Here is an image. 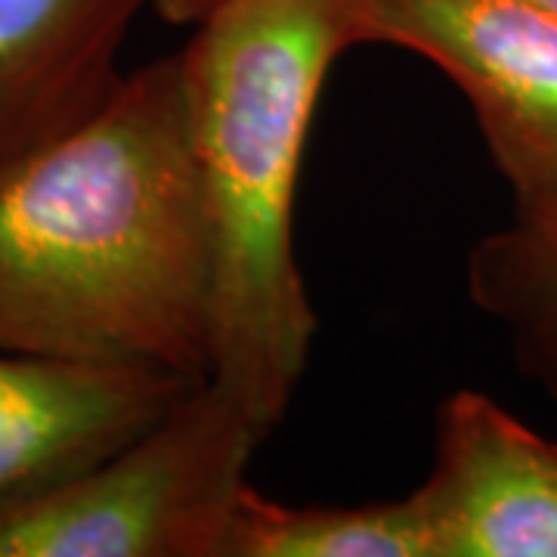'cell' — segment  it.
I'll use <instances>...</instances> for the list:
<instances>
[{
    "label": "cell",
    "mask_w": 557,
    "mask_h": 557,
    "mask_svg": "<svg viewBox=\"0 0 557 557\" xmlns=\"http://www.w3.org/2000/svg\"><path fill=\"white\" fill-rule=\"evenodd\" d=\"M527 3H533V7H539V10H545V13L557 16V0H527Z\"/></svg>",
    "instance_id": "obj_11"
},
{
    "label": "cell",
    "mask_w": 557,
    "mask_h": 557,
    "mask_svg": "<svg viewBox=\"0 0 557 557\" xmlns=\"http://www.w3.org/2000/svg\"><path fill=\"white\" fill-rule=\"evenodd\" d=\"M214 239L180 53L0 168V347L211 372Z\"/></svg>",
    "instance_id": "obj_1"
},
{
    "label": "cell",
    "mask_w": 557,
    "mask_h": 557,
    "mask_svg": "<svg viewBox=\"0 0 557 557\" xmlns=\"http://www.w3.org/2000/svg\"><path fill=\"white\" fill-rule=\"evenodd\" d=\"M196 384L152 366L0 347V502L90 468L152 428Z\"/></svg>",
    "instance_id": "obj_6"
},
{
    "label": "cell",
    "mask_w": 557,
    "mask_h": 557,
    "mask_svg": "<svg viewBox=\"0 0 557 557\" xmlns=\"http://www.w3.org/2000/svg\"><path fill=\"white\" fill-rule=\"evenodd\" d=\"M220 557H434L416 493L372 505H285L248 483Z\"/></svg>",
    "instance_id": "obj_8"
},
{
    "label": "cell",
    "mask_w": 557,
    "mask_h": 557,
    "mask_svg": "<svg viewBox=\"0 0 557 557\" xmlns=\"http://www.w3.org/2000/svg\"><path fill=\"white\" fill-rule=\"evenodd\" d=\"M152 0H0V168L87 119L124 78L121 44Z\"/></svg>",
    "instance_id": "obj_7"
},
{
    "label": "cell",
    "mask_w": 557,
    "mask_h": 557,
    "mask_svg": "<svg viewBox=\"0 0 557 557\" xmlns=\"http://www.w3.org/2000/svg\"><path fill=\"white\" fill-rule=\"evenodd\" d=\"M218 0H152L149 7L159 10L161 20L174 22V25H196V22L214 10Z\"/></svg>",
    "instance_id": "obj_10"
},
{
    "label": "cell",
    "mask_w": 557,
    "mask_h": 557,
    "mask_svg": "<svg viewBox=\"0 0 557 557\" xmlns=\"http://www.w3.org/2000/svg\"><path fill=\"white\" fill-rule=\"evenodd\" d=\"M416 496L434 557H557V443L480 391L440 403Z\"/></svg>",
    "instance_id": "obj_5"
},
{
    "label": "cell",
    "mask_w": 557,
    "mask_h": 557,
    "mask_svg": "<svg viewBox=\"0 0 557 557\" xmlns=\"http://www.w3.org/2000/svg\"><path fill=\"white\" fill-rule=\"evenodd\" d=\"M357 0H218L180 50L214 239L208 379L273 434L317 335L298 258L300 159Z\"/></svg>",
    "instance_id": "obj_2"
},
{
    "label": "cell",
    "mask_w": 557,
    "mask_h": 557,
    "mask_svg": "<svg viewBox=\"0 0 557 557\" xmlns=\"http://www.w3.org/2000/svg\"><path fill=\"white\" fill-rule=\"evenodd\" d=\"M357 28L456 84L518 214L557 205V16L527 0H357Z\"/></svg>",
    "instance_id": "obj_4"
},
{
    "label": "cell",
    "mask_w": 557,
    "mask_h": 557,
    "mask_svg": "<svg viewBox=\"0 0 557 557\" xmlns=\"http://www.w3.org/2000/svg\"><path fill=\"white\" fill-rule=\"evenodd\" d=\"M468 292L508 332L520 372L557 409V205L518 214L480 239L468 258Z\"/></svg>",
    "instance_id": "obj_9"
},
{
    "label": "cell",
    "mask_w": 557,
    "mask_h": 557,
    "mask_svg": "<svg viewBox=\"0 0 557 557\" xmlns=\"http://www.w3.org/2000/svg\"><path fill=\"white\" fill-rule=\"evenodd\" d=\"M270 437L211 379L90 468L0 502V557H220Z\"/></svg>",
    "instance_id": "obj_3"
}]
</instances>
